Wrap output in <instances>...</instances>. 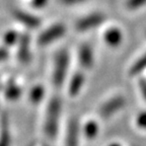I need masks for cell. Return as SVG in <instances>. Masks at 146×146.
<instances>
[{"label":"cell","instance_id":"cell-1","mask_svg":"<svg viewBox=\"0 0 146 146\" xmlns=\"http://www.w3.org/2000/svg\"><path fill=\"white\" fill-rule=\"evenodd\" d=\"M61 112V98L57 96H52L46 108L45 119H44V133L49 139H55V137L57 136L59 131Z\"/></svg>","mask_w":146,"mask_h":146},{"label":"cell","instance_id":"cell-2","mask_svg":"<svg viewBox=\"0 0 146 146\" xmlns=\"http://www.w3.org/2000/svg\"><path fill=\"white\" fill-rule=\"evenodd\" d=\"M70 58L67 50H61L56 54L53 69V83L55 86L60 87L63 85L68 73Z\"/></svg>","mask_w":146,"mask_h":146},{"label":"cell","instance_id":"cell-3","mask_svg":"<svg viewBox=\"0 0 146 146\" xmlns=\"http://www.w3.org/2000/svg\"><path fill=\"white\" fill-rule=\"evenodd\" d=\"M107 16L102 12H94L80 18L76 23L75 27L78 32H87L98 27L105 23Z\"/></svg>","mask_w":146,"mask_h":146},{"label":"cell","instance_id":"cell-4","mask_svg":"<svg viewBox=\"0 0 146 146\" xmlns=\"http://www.w3.org/2000/svg\"><path fill=\"white\" fill-rule=\"evenodd\" d=\"M126 106V98L123 96H115L102 105L100 108V115L102 118L108 119L116 114L118 111Z\"/></svg>","mask_w":146,"mask_h":146},{"label":"cell","instance_id":"cell-5","mask_svg":"<svg viewBox=\"0 0 146 146\" xmlns=\"http://www.w3.org/2000/svg\"><path fill=\"white\" fill-rule=\"evenodd\" d=\"M65 33H66V27L63 25H61V23L54 25L40 35L38 38V44L41 46L49 45L56 40L62 38L65 35Z\"/></svg>","mask_w":146,"mask_h":146},{"label":"cell","instance_id":"cell-6","mask_svg":"<svg viewBox=\"0 0 146 146\" xmlns=\"http://www.w3.org/2000/svg\"><path fill=\"white\" fill-rule=\"evenodd\" d=\"M103 40L106 44L111 48H117L121 45L124 40L123 31L119 27L112 25L106 29L103 34Z\"/></svg>","mask_w":146,"mask_h":146},{"label":"cell","instance_id":"cell-7","mask_svg":"<svg viewBox=\"0 0 146 146\" xmlns=\"http://www.w3.org/2000/svg\"><path fill=\"white\" fill-rule=\"evenodd\" d=\"M78 61L84 69L92 68L94 64V54L91 46L82 44L78 49Z\"/></svg>","mask_w":146,"mask_h":146},{"label":"cell","instance_id":"cell-8","mask_svg":"<svg viewBox=\"0 0 146 146\" xmlns=\"http://www.w3.org/2000/svg\"><path fill=\"white\" fill-rule=\"evenodd\" d=\"M78 138H79V123L76 118H72L67 126L65 144L66 146H77Z\"/></svg>","mask_w":146,"mask_h":146},{"label":"cell","instance_id":"cell-9","mask_svg":"<svg viewBox=\"0 0 146 146\" xmlns=\"http://www.w3.org/2000/svg\"><path fill=\"white\" fill-rule=\"evenodd\" d=\"M12 15L17 19L18 21H21V23L25 25L27 27H31V29H36L40 25V19L38 17H36L33 14L27 13L23 10H19V9H13L12 10Z\"/></svg>","mask_w":146,"mask_h":146},{"label":"cell","instance_id":"cell-10","mask_svg":"<svg viewBox=\"0 0 146 146\" xmlns=\"http://www.w3.org/2000/svg\"><path fill=\"white\" fill-rule=\"evenodd\" d=\"M85 82V76L82 72H75L71 77L70 81L68 84V94L70 96H76L79 94L81 91L82 87L84 85Z\"/></svg>","mask_w":146,"mask_h":146},{"label":"cell","instance_id":"cell-11","mask_svg":"<svg viewBox=\"0 0 146 146\" xmlns=\"http://www.w3.org/2000/svg\"><path fill=\"white\" fill-rule=\"evenodd\" d=\"M21 94H23L21 87L13 80H9L7 84L3 87V96L7 100L10 102L17 100L21 96Z\"/></svg>","mask_w":146,"mask_h":146},{"label":"cell","instance_id":"cell-12","mask_svg":"<svg viewBox=\"0 0 146 146\" xmlns=\"http://www.w3.org/2000/svg\"><path fill=\"white\" fill-rule=\"evenodd\" d=\"M30 36L23 35L19 40L18 45V59L21 63H27L31 59V51H30Z\"/></svg>","mask_w":146,"mask_h":146},{"label":"cell","instance_id":"cell-13","mask_svg":"<svg viewBox=\"0 0 146 146\" xmlns=\"http://www.w3.org/2000/svg\"><path fill=\"white\" fill-rule=\"evenodd\" d=\"M11 135L9 130L8 118L6 115H2L0 120V146H10Z\"/></svg>","mask_w":146,"mask_h":146},{"label":"cell","instance_id":"cell-14","mask_svg":"<svg viewBox=\"0 0 146 146\" xmlns=\"http://www.w3.org/2000/svg\"><path fill=\"white\" fill-rule=\"evenodd\" d=\"M44 98H45V88L43 85L36 84L31 88L29 92V100L32 104L38 105L44 100Z\"/></svg>","mask_w":146,"mask_h":146},{"label":"cell","instance_id":"cell-15","mask_svg":"<svg viewBox=\"0 0 146 146\" xmlns=\"http://www.w3.org/2000/svg\"><path fill=\"white\" fill-rule=\"evenodd\" d=\"M98 130H100V126L98 122H96L94 120H88L83 126V134L88 140L94 139L98 136Z\"/></svg>","mask_w":146,"mask_h":146},{"label":"cell","instance_id":"cell-16","mask_svg":"<svg viewBox=\"0 0 146 146\" xmlns=\"http://www.w3.org/2000/svg\"><path fill=\"white\" fill-rule=\"evenodd\" d=\"M146 69V53L143 54L139 59L133 63V65L129 69V75L130 76H136L138 74L144 71Z\"/></svg>","mask_w":146,"mask_h":146},{"label":"cell","instance_id":"cell-17","mask_svg":"<svg viewBox=\"0 0 146 146\" xmlns=\"http://www.w3.org/2000/svg\"><path fill=\"white\" fill-rule=\"evenodd\" d=\"M146 5V0H126L125 6L129 11H136Z\"/></svg>","mask_w":146,"mask_h":146},{"label":"cell","instance_id":"cell-18","mask_svg":"<svg viewBox=\"0 0 146 146\" xmlns=\"http://www.w3.org/2000/svg\"><path fill=\"white\" fill-rule=\"evenodd\" d=\"M18 40V35L16 32H8L6 33V35L4 36V43L6 46H12L17 42Z\"/></svg>","mask_w":146,"mask_h":146},{"label":"cell","instance_id":"cell-19","mask_svg":"<svg viewBox=\"0 0 146 146\" xmlns=\"http://www.w3.org/2000/svg\"><path fill=\"white\" fill-rule=\"evenodd\" d=\"M135 123H136V126L138 128L146 130V111H142L137 115Z\"/></svg>","mask_w":146,"mask_h":146},{"label":"cell","instance_id":"cell-20","mask_svg":"<svg viewBox=\"0 0 146 146\" xmlns=\"http://www.w3.org/2000/svg\"><path fill=\"white\" fill-rule=\"evenodd\" d=\"M138 86H139L140 92H141L143 98L146 100V79L145 78H140L138 82Z\"/></svg>","mask_w":146,"mask_h":146},{"label":"cell","instance_id":"cell-21","mask_svg":"<svg viewBox=\"0 0 146 146\" xmlns=\"http://www.w3.org/2000/svg\"><path fill=\"white\" fill-rule=\"evenodd\" d=\"M60 1L65 5H75V4L85 2L86 0H60Z\"/></svg>","mask_w":146,"mask_h":146},{"label":"cell","instance_id":"cell-22","mask_svg":"<svg viewBox=\"0 0 146 146\" xmlns=\"http://www.w3.org/2000/svg\"><path fill=\"white\" fill-rule=\"evenodd\" d=\"M7 58H8V52H7V50L4 48H0V62L4 61Z\"/></svg>","mask_w":146,"mask_h":146},{"label":"cell","instance_id":"cell-23","mask_svg":"<svg viewBox=\"0 0 146 146\" xmlns=\"http://www.w3.org/2000/svg\"><path fill=\"white\" fill-rule=\"evenodd\" d=\"M47 2H48V0H33V5L39 8V7H43Z\"/></svg>","mask_w":146,"mask_h":146},{"label":"cell","instance_id":"cell-24","mask_svg":"<svg viewBox=\"0 0 146 146\" xmlns=\"http://www.w3.org/2000/svg\"><path fill=\"white\" fill-rule=\"evenodd\" d=\"M109 146H122L120 143H112V144H110Z\"/></svg>","mask_w":146,"mask_h":146},{"label":"cell","instance_id":"cell-25","mask_svg":"<svg viewBox=\"0 0 146 146\" xmlns=\"http://www.w3.org/2000/svg\"><path fill=\"white\" fill-rule=\"evenodd\" d=\"M31 146H32V145H31ZM33 146H35V145H33Z\"/></svg>","mask_w":146,"mask_h":146}]
</instances>
